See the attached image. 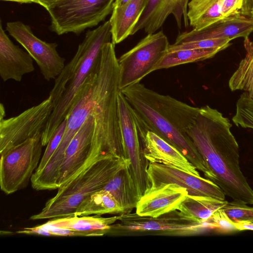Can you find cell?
<instances>
[{
  "mask_svg": "<svg viewBox=\"0 0 253 253\" xmlns=\"http://www.w3.org/2000/svg\"><path fill=\"white\" fill-rule=\"evenodd\" d=\"M229 120L208 105L200 108L187 131L207 168L213 182L233 201L253 205V189L240 167L239 147L232 133Z\"/></svg>",
  "mask_w": 253,
  "mask_h": 253,
  "instance_id": "obj_1",
  "label": "cell"
},
{
  "mask_svg": "<svg viewBox=\"0 0 253 253\" xmlns=\"http://www.w3.org/2000/svg\"><path fill=\"white\" fill-rule=\"evenodd\" d=\"M134 113L137 125L156 133L177 149L208 179L214 177L187 134L200 108L160 94L138 83L121 90Z\"/></svg>",
  "mask_w": 253,
  "mask_h": 253,
  "instance_id": "obj_2",
  "label": "cell"
},
{
  "mask_svg": "<svg viewBox=\"0 0 253 253\" xmlns=\"http://www.w3.org/2000/svg\"><path fill=\"white\" fill-rule=\"evenodd\" d=\"M120 91L118 58L115 44L110 42L102 48L91 93L92 145L103 157L124 158L119 114Z\"/></svg>",
  "mask_w": 253,
  "mask_h": 253,
  "instance_id": "obj_3",
  "label": "cell"
},
{
  "mask_svg": "<svg viewBox=\"0 0 253 253\" xmlns=\"http://www.w3.org/2000/svg\"><path fill=\"white\" fill-rule=\"evenodd\" d=\"M130 166L125 158H106L97 160L84 170L58 188L56 194L48 200L41 211L33 215V220L73 215L80 205L89 196L101 190L119 170Z\"/></svg>",
  "mask_w": 253,
  "mask_h": 253,
  "instance_id": "obj_4",
  "label": "cell"
},
{
  "mask_svg": "<svg viewBox=\"0 0 253 253\" xmlns=\"http://www.w3.org/2000/svg\"><path fill=\"white\" fill-rule=\"evenodd\" d=\"M111 37L109 20L85 33L78 47L81 53L80 64L42 131L43 146L47 145L57 127L69 115L85 81L99 60L103 46L110 42Z\"/></svg>",
  "mask_w": 253,
  "mask_h": 253,
  "instance_id": "obj_5",
  "label": "cell"
},
{
  "mask_svg": "<svg viewBox=\"0 0 253 253\" xmlns=\"http://www.w3.org/2000/svg\"><path fill=\"white\" fill-rule=\"evenodd\" d=\"M97 67L95 66L87 76L73 107L67 118V125L62 139L44 169L34 173L31 185L36 190L58 189L57 182L59 169L64 159L65 153L70 142L90 114L91 93Z\"/></svg>",
  "mask_w": 253,
  "mask_h": 253,
  "instance_id": "obj_6",
  "label": "cell"
},
{
  "mask_svg": "<svg viewBox=\"0 0 253 253\" xmlns=\"http://www.w3.org/2000/svg\"><path fill=\"white\" fill-rule=\"evenodd\" d=\"M42 132L0 154V186L7 195L26 188L41 158Z\"/></svg>",
  "mask_w": 253,
  "mask_h": 253,
  "instance_id": "obj_7",
  "label": "cell"
},
{
  "mask_svg": "<svg viewBox=\"0 0 253 253\" xmlns=\"http://www.w3.org/2000/svg\"><path fill=\"white\" fill-rule=\"evenodd\" d=\"M115 0H65L47 10L50 30L58 35H79L103 21L114 8Z\"/></svg>",
  "mask_w": 253,
  "mask_h": 253,
  "instance_id": "obj_8",
  "label": "cell"
},
{
  "mask_svg": "<svg viewBox=\"0 0 253 253\" xmlns=\"http://www.w3.org/2000/svg\"><path fill=\"white\" fill-rule=\"evenodd\" d=\"M169 42L162 31L148 34L118 58L120 88L140 83L155 69L168 51Z\"/></svg>",
  "mask_w": 253,
  "mask_h": 253,
  "instance_id": "obj_9",
  "label": "cell"
},
{
  "mask_svg": "<svg viewBox=\"0 0 253 253\" xmlns=\"http://www.w3.org/2000/svg\"><path fill=\"white\" fill-rule=\"evenodd\" d=\"M212 230L207 220L201 221L187 217L176 210L156 217L140 216L134 213L120 214L109 232L160 231L171 235H192Z\"/></svg>",
  "mask_w": 253,
  "mask_h": 253,
  "instance_id": "obj_10",
  "label": "cell"
},
{
  "mask_svg": "<svg viewBox=\"0 0 253 253\" xmlns=\"http://www.w3.org/2000/svg\"><path fill=\"white\" fill-rule=\"evenodd\" d=\"M120 129L124 158L141 197L150 188L147 170L149 163L143 154L136 118L131 106L120 91L118 95Z\"/></svg>",
  "mask_w": 253,
  "mask_h": 253,
  "instance_id": "obj_11",
  "label": "cell"
},
{
  "mask_svg": "<svg viewBox=\"0 0 253 253\" xmlns=\"http://www.w3.org/2000/svg\"><path fill=\"white\" fill-rule=\"evenodd\" d=\"M54 108L51 98L18 115L0 120V154L42 131Z\"/></svg>",
  "mask_w": 253,
  "mask_h": 253,
  "instance_id": "obj_12",
  "label": "cell"
},
{
  "mask_svg": "<svg viewBox=\"0 0 253 253\" xmlns=\"http://www.w3.org/2000/svg\"><path fill=\"white\" fill-rule=\"evenodd\" d=\"M6 30L36 62L45 80H55L60 74L65 59L58 53L57 43L41 40L29 25L20 21L7 22Z\"/></svg>",
  "mask_w": 253,
  "mask_h": 253,
  "instance_id": "obj_13",
  "label": "cell"
},
{
  "mask_svg": "<svg viewBox=\"0 0 253 253\" xmlns=\"http://www.w3.org/2000/svg\"><path fill=\"white\" fill-rule=\"evenodd\" d=\"M94 120L90 114L67 148L59 169L58 188L75 178L92 163L106 158L94 151L92 145Z\"/></svg>",
  "mask_w": 253,
  "mask_h": 253,
  "instance_id": "obj_14",
  "label": "cell"
},
{
  "mask_svg": "<svg viewBox=\"0 0 253 253\" xmlns=\"http://www.w3.org/2000/svg\"><path fill=\"white\" fill-rule=\"evenodd\" d=\"M147 173L150 188L175 183L185 188L188 195L225 200V194L212 181L179 169L158 163H149Z\"/></svg>",
  "mask_w": 253,
  "mask_h": 253,
  "instance_id": "obj_15",
  "label": "cell"
},
{
  "mask_svg": "<svg viewBox=\"0 0 253 253\" xmlns=\"http://www.w3.org/2000/svg\"><path fill=\"white\" fill-rule=\"evenodd\" d=\"M253 31V18L239 13L224 17L201 30L184 32L178 35L173 44L211 39H246Z\"/></svg>",
  "mask_w": 253,
  "mask_h": 253,
  "instance_id": "obj_16",
  "label": "cell"
},
{
  "mask_svg": "<svg viewBox=\"0 0 253 253\" xmlns=\"http://www.w3.org/2000/svg\"><path fill=\"white\" fill-rule=\"evenodd\" d=\"M137 126L143 154L148 163L162 164L200 176L197 168L175 147L152 131Z\"/></svg>",
  "mask_w": 253,
  "mask_h": 253,
  "instance_id": "obj_17",
  "label": "cell"
},
{
  "mask_svg": "<svg viewBox=\"0 0 253 253\" xmlns=\"http://www.w3.org/2000/svg\"><path fill=\"white\" fill-rule=\"evenodd\" d=\"M190 0H148L147 5L131 35L144 30L153 34L164 24L167 18L172 14L178 28L181 29L184 20L186 28L189 25L187 17L188 4Z\"/></svg>",
  "mask_w": 253,
  "mask_h": 253,
  "instance_id": "obj_18",
  "label": "cell"
},
{
  "mask_svg": "<svg viewBox=\"0 0 253 253\" xmlns=\"http://www.w3.org/2000/svg\"><path fill=\"white\" fill-rule=\"evenodd\" d=\"M187 195L185 188L175 183L149 188L140 197L135 212L140 216L156 217L177 210Z\"/></svg>",
  "mask_w": 253,
  "mask_h": 253,
  "instance_id": "obj_19",
  "label": "cell"
},
{
  "mask_svg": "<svg viewBox=\"0 0 253 253\" xmlns=\"http://www.w3.org/2000/svg\"><path fill=\"white\" fill-rule=\"evenodd\" d=\"M33 59L9 39L0 21V76L4 82H21L23 76L35 70Z\"/></svg>",
  "mask_w": 253,
  "mask_h": 253,
  "instance_id": "obj_20",
  "label": "cell"
},
{
  "mask_svg": "<svg viewBox=\"0 0 253 253\" xmlns=\"http://www.w3.org/2000/svg\"><path fill=\"white\" fill-rule=\"evenodd\" d=\"M147 1L148 0H129L121 6L114 7L109 19L113 43H119L131 35Z\"/></svg>",
  "mask_w": 253,
  "mask_h": 253,
  "instance_id": "obj_21",
  "label": "cell"
},
{
  "mask_svg": "<svg viewBox=\"0 0 253 253\" xmlns=\"http://www.w3.org/2000/svg\"><path fill=\"white\" fill-rule=\"evenodd\" d=\"M120 214L110 217L100 215H71L52 218L46 224L59 228H67L87 233L90 236H101L109 233L112 226L119 219Z\"/></svg>",
  "mask_w": 253,
  "mask_h": 253,
  "instance_id": "obj_22",
  "label": "cell"
},
{
  "mask_svg": "<svg viewBox=\"0 0 253 253\" xmlns=\"http://www.w3.org/2000/svg\"><path fill=\"white\" fill-rule=\"evenodd\" d=\"M109 193L122 208L124 213L131 212L140 198L129 166L116 172L102 189Z\"/></svg>",
  "mask_w": 253,
  "mask_h": 253,
  "instance_id": "obj_23",
  "label": "cell"
},
{
  "mask_svg": "<svg viewBox=\"0 0 253 253\" xmlns=\"http://www.w3.org/2000/svg\"><path fill=\"white\" fill-rule=\"evenodd\" d=\"M223 0H190L187 17L189 25L200 30L224 18Z\"/></svg>",
  "mask_w": 253,
  "mask_h": 253,
  "instance_id": "obj_24",
  "label": "cell"
},
{
  "mask_svg": "<svg viewBox=\"0 0 253 253\" xmlns=\"http://www.w3.org/2000/svg\"><path fill=\"white\" fill-rule=\"evenodd\" d=\"M227 202L209 197L187 195L177 210L188 217L205 221Z\"/></svg>",
  "mask_w": 253,
  "mask_h": 253,
  "instance_id": "obj_25",
  "label": "cell"
},
{
  "mask_svg": "<svg viewBox=\"0 0 253 253\" xmlns=\"http://www.w3.org/2000/svg\"><path fill=\"white\" fill-rule=\"evenodd\" d=\"M244 44L245 56L231 76L228 85L231 91L244 90L253 99V42L247 38Z\"/></svg>",
  "mask_w": 253,
  "mask_h": 253,
  "instance_id": "obj_26",
  "label": "cell"
},
{
  "mask_svg": "<svg viewBox=\"0 0 253 253\" xmlns=\"http://www.w3.org/2000/svg\"><path fill=\"white\" fill-rule=\"evenodd\" d=\"M124 211L115 198L108 192L100 190L86 198L73 215L123 214Z\"/></svg>",
  "mask_w": 253,
  "mask_h": 253,
  "instance_id": "obj_27",
  "label": "cell"
},
{
  "mask_svg": "<svg viewBox=\"0 0 253 253\" xmlns=\"http://www.w3.org/2000/svg\"><path fill=\"white\" fill-rule=\"evenodd\" d=\"M222 51L217 48L184 49L168 51L155 69H167L183 64L202 61Z\"/></svg>",
  "mask_w": 253,
  "mask_h": 253,
  "instance_id": "obj_28",
  "label": "cell"
},
{
  "mask_svg": "<svg viewBox=\"0 0 253 253\" xmlns=\"http://www.w3.org/2000/svg\"><path fill=\"white\" fill-rule=\"evenodd\" d=\"M232 120L237 126L253 129V99L248 92L242 93L237 100Z\"/></svg>",
  "mask_w": 253,
  "mask_h": 253,
  "instance_id": "obj_29",
  "label": "cell"
},
{
  "mask_svg": "<svg viewBox=\"0 0 253 253\" xmlns=\"http://www.w3.org/2000/svg\"><path fill=\"white\" fill-rule=\"evenodd\" d=\"M222 209L228 217L234 222H253V207H249L246 204L234 201L228 202Z\"/></svg>",
  "mask_w": 253,
  "mask_h": 253,
  "instance_id": "obj_30",
  "label": "cell"
},
{
  "mask_svg": "<svg viewBox=\"0 0 253 253\" xmlns=\"http://www.w3.org/2000/svg\"><path fill=\"white\" fill-rule=\"evenodd\" d=\"M230 40L227 39L205 40L191 42L180 44H169L168 51L184 49L217 48L222 50L231 44Z\"/></svg>",
  "mask_w": 253,
  "mask_h": 253,
  "instance_id": "obj_31",
  "label": "cell"
},
{
  "mask_svg": "<svg viewBox=\"0 0 253 253\" xmlns=\"http://www.w3.org/2000/svg\"><path fill=\"white\" fill-rule=\"evenodd\" d=\"M67 125V118L65 119L57 127L48 141L40 164L34 173H39L45 167L60 143Z\"/></svg>",
  "mask_w": 253,
  "mask_h": 253,
  "instance_id": "obj_32",
  "label": "cell"
},
{
  "mask_svg": "<svg viewBox=\"0 0 253 253\" xmlns=\"http://www.w3.org/2000/svg\"><path fill=\"white\" fill-rule=\"evenodd\" d=\"M213 230L220 233H229L238 231L235 223L231 220L222 208L216 211L207 219Z\"/></svg>",
  "mask_w": 253,
  "mask_h": 253,
  "instance_id": "obj_33",
  "label": "cell"
},
{
  "mask_svg": "<svg viewBox=\"0 0 253 253\" xmlns=\"http://www.w3.org/2000/svg\"><path fill=\"white\" fill-rule=\"evenodd\" d=\"M49 232L50 236H90L89 234L74 231L67 228H59L49 225L46 223L43 224Z\"/></svg>",
  "mask_w": 253,
  "mask_h": 253,
  "instance_id": "obj_34",
  "label": "cell"
},
{
  "mask_svg": "<svg viewBox=\"0 0 253 253\" xmlns=\"http://www.w3.org/2000/svg\"><path fill=\"white\" fill-rule=\"evenodd\" d=\"M243 0H223V13L224 17L240 12Z\"/></svg>",
  "mask_w": 253,
  "mask_h": 253,
  "instance_id": "obj_35",
  "label": "cell"
},
{
  "mask_svg": "<svg viewBox=\"0 0 253 253\" xmlns=\"http://www.w3.org/2000/svg\"><path fill=\"white\" fill-rule=\"evenodd\" d=\"M240 12L242 15L253 18V0H243Z\"/></svg>",
  "mask_w": 253,
  "mask_h": 253,
  "instance_id": "obj_36",
  "label": "cell"
},
{
  "mask_svg": "<svg viewBox=\"0 0 253 253\" xmlns=\"http://www.w3.org/2000/svg\"><path fill=\"white\" fill-rule=\"evenodd\" d=\"M35 3L42 6L46 10L65 0H34Z\"/></svg>",
  "mask_w": 253,
  "mask_h": 253,
  "instance_id": "obj_37",
  "label": "cell"
},
{
  "mask_svg": "<svg viewBox=\"0 0 253 253\" xmlns=\"http://www.w3.org/2000/svg\"><path fill=\"white\" fill-rule=\"evenodd\" d=\"M238 231L242 230H253V222L246 221H238L235 222Z\"/></svg>",
  "mask_w": 253,
  "mask_h": 253,
  "instance_id": "obj_38",
  "label": "cell"
},
{
  "mask_svg": "<svg viewBox=\"0 0 253 253\" xmlns=\"http://www.w3.org/2000/svg\"><path fill=\"white\" fill-rule=\"evenodd\" d=\"M129 0H115L114 3V7L121 6Z\"/></svg>",
  "mask_w": 253,
  "mask_h": 253,
  "instance_id": "obj_39",
  "label": "cell"
},
{
  "mask_svg": "<svg viewBox=\"0 0 253 253\" xmlns=\"http://www.w3.org/2000/svg\"><path fill=\"white\" fill-rule=\"evenodd\" d=\"M2 1H8L19 2L20 3H31L33 2L35 3L34 0H0Z\"/></svg>",
  "mask_w": 253,
  "mask_h": 253,
  "instance_id": "obj_40",
  "label": "cell"
},
{
  "mask_svg": "<svg viewBox=\"0 0 253 253\" xmlns=\"http://www.w3.org/2000/svg\"><path fill=\"white\" fill-rule=\"evenodd\" d=\"M5 116V109L3 105L1 103L0 105V120L4 119Z\"/></svg>",
  "mask_w": 253,
  "mask_h": 253,
  "instance_id": "obj_41",
  "label": "cell"
}]
</instances>
